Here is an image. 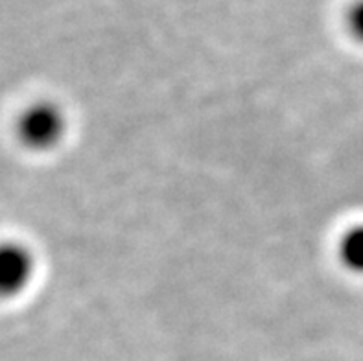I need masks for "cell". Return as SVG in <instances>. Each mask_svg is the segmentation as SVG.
I'll return each mask as SVG.
<instances>
[{
  "label": "cell",
  "mask_w": 363,
  "mask_h": 361,
  "mask_svg": "<svg viewBox=\"0 0 363 361\" xmlns=\"http://www.w3.org/2000/svg\"><path fill=\"white\" fill-rule=\"evenodd\" d=\"M67 118L63 111L50 101L26 107L17 120V137L23 146L33 151H48L63 140Z\"/></svg>",
  "instance_id": "obj_1"
},
{
  "label": "cell",
  "mask_w": 363,
  "mask_h": 361,
  "mask_svg": "<svg viewBox=\"0 0 363 361\" xmlns=\"http://www.w3.org/2000/svg\"><path fill=\"white\" fill-rule=\"evenodd\" d=\"M37 262L32 249L15 240L0 242V301L23 295L35 277Z\"/></svg>",
  "instance_id": "obj_2"
},
{
  "label": "cell",
  "mask_w": 363,
  "mask_h": 361,
  "mask_svg": "<svg viewBox=\"0 0 363 361\" xmlns=\"http://www.w3.org/2000/svg\"><path fill=\"white\" fill-rule=\"evenodd\" d=\"M340 260L347 270L363 274V225L350 227L340 240Z\"/></svg>",
  "instance_id": "obj_3"
},
{
  "label": "cell",
  "mask_w": 363,
  "mask_h": 361,
  "mask_svg": "<svg viewBox=\"0 0 363 361\" xmlns=\"http://www.w3.org/2000/svg\"><path fill=\"white\" fill-rule=\"evenodd\" d=\"M347 28L350 35L363 45V0L352 2L347 11Z\"/></svg>",
  "instance_id": "obj_4"
}]
</instances>
